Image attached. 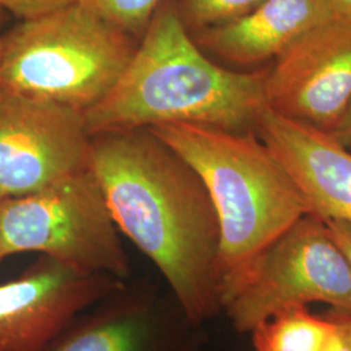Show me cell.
<instances>
[{
  "label": "cell",
  "instance_id": "obj_14",
  "mask_svg": "<svg viewBox=\"0 0 351 351\" xmlns=\"http://www.w3.org/2000/svg\"><path fill=\"white\" fill-rule=\"evenodd\" d=\"M182 24L193 36L224 25L254 11L264 0H172Z\"/></svg>",
  "mask_w": 351,
  "mask_h": 351
},
{
  "label": "cell",
  "instance_id": "obj_6",
  "mask_svg": "<svg viewBox=\"0 0 351 351\" xmlns=\"http://www.w3.org/2000/svg\"><path fill=\"white\" fill-rule=\"evenodd\" d=\"M23 252L84 274L132 277L120 230L88 167L36 193L0 199V262Z\"/></svg>",
  "mask_w": 351,
  "mask_h": 351
},
{
  "label": "cell",
  "instance_id": "obj_5",
  "mask_svg": "<svg viewBox=\"0 0 351 351\" xmlns=\"http://www.w3.org/2000/svg\"><path fill=\"white\" fill-rule=\"evenodd\" d=\"M351 314V267L326 221L307 213L249 262L221 276L220 304L239 333L290 307Z\"/></svg>",
  "mask_w": 351,
  "mask_h": 351
},
{
  "label": "cell",
  "instance_id": "obj_8",
  "mask_svg": "<svg viewBox=\"0 0 351 351\" xmlns=\"http://www.w3.org/2000/svg\"><path fill=\"white\" fill-rule=\"evenodd\" d=\"M265 104L335 134L351 106V27L333 19L291 43L267 68Z\"/></svg>",
  "mask_w": 351,
  "mask_h": 351
},
{
  "label": "cell",
  "instance_id": "obj_12",
  "mask_svg": "<svg viewBox=\"0 0 351 351\" xmlns=\"http://www.w3.org/2000/svg\"><path fill=\"white\" fill-rule=\"evenodd\" d=\"M329 20L326 0H264L239 20L191 37L216 63L246 71L272 63L298 38Z\"/></svg>",
  "mask_w": 351,
  "mask_h": 351
},
{
  "label": "cell",
  "instance_id": "obj_4",
  "mask_svg": "<svg viewBox=\"0 0 351 351\" xmlns=\"http://www.w3.org/2000/svg\"><path fill=\"white\" fill-rule=\"evenodd\" d=\"M0 86L85 112L106 98L138 42L78 3L0 36Z\"/></svg>",
  "mask_w": 351,
  "mask_h": 351
},
{
  "label": "cell",
  "instance_id": "obj_17",
  "mask_svg": "<svg viewBox=\"0 0 351 351\" xmlns=\"http://www.w3.org/2000/svg\"><path fill=\"white\" fill-rule=\"evenodd\" d=\"M328 316L339 324V332L336 339L326 351H351V322L343 313L330 310Z\"/></svg>",
  "mask_w": 351,
  "mask_h": 351
},
{
  "label": "cell",
  "instance_id": "obj_21",
  "mask_svg": "<svg viewBox=\"0 0 351 351\" xmlns=\"http://www.w3.org/2000/svg\"><path fill=\"white\" fill-rule=\"evenodd\" d=\"M5 21H7V13L4 12L0 7V26L4 25Z\"/></svg>",
  "mask_w": 351,
  "mask_h": 351
},
{
  "label": "cell",
  "instance_id": "obj_11",
  "mask_svg": "<svg viewBox=\"0 0 351 351\" xmlns=\"http://www.w3.org/2000/svg\"><path fill=\"white\" fill-rule=\"evenodd\" d=\"M255 133L287 168L324 220L351 224V150L333 134L289 120L265 107Z\"/></svg>",
  "mask_w": 351,
  "mask_h": 351
},
{
  "label": "cell",
  "instance_id": "obj_1",
  "mask_svg": "<svg viewBox=\"0 0 351 351\" xmlns=\"http://www.w3.org/2000/svg\"><path fill=\"white\" fill-rule=\"evenodd\" d=\"M88 169L119 230L163 276L191 322L221 311L220 224L197 171L149 128L90 139Z\"/></svg>",
  "mask_w": 351,
  "mask_h": 351
},
{
  "label": "cell",
  "instance_id": "obj_13",
  "mask_svg": "<svg viewBox=\"0 0 351 351\" xmlns=\"http://www.w3.org/2000/svg\"><path fill=\"white\" fill-rule=\"evenodd\" d=\"M339 324L328 315L317 316L307 306L290 307L271 316L250 332L252 351H326Z\"/></svg>",
  "mask_w": 351,
  "mask_h": 351
},
{
  "label": "cell",
  "instance_id": "obj_2",
  "mask_svg": "<svg viewBox=\"0 0 351 351\" xmlns=\"http://www.w3.org/2000/svg\"><path fill=\"white\" fill-rule=\"evenodd\" d=\"M265 73L216 63L195 43L173 1L162 0L114 88L84 112L88 134L167 123L255 133L267 107Z\"/></svg>",
  "mask_w": 351,
  "mask_h": 351
},
{
  "label": "cell",
  "instance_id": "obj_9",
  "mask_svg": "<svg viewBox=\"0 0 351 351\" xmlns=\"http://www.w3.org/2000/svg\"><path fill=\"white\" fill-rule=\"evenodd\" d=\"M202 326L169 290L128 280L80 315L45 351H203Z\"/></svg>",
  "mask_w": 351,
  "mask_h": 351
},
{
  "label": "cell",
  "instance_id": "obj_10",
  "mask_svg": "<svg viewBox=\"0 0 351 351\" xmlns=\"http://www.w3.org/2000/svg\"><path fill=\"white\" fill-rule=\"evenodd\" d=\"M125 281L90 275L40 255L0 284V351H45L75 319Z\"/></svg>",
  "mask_w": 351,
  "mask_h": 351
},
{
  "label": "cell",
  "instance_id": "obj_19",
  "mask_svg": "<svg viewBox=\"0 0 351 351\" xmlns=\"http://www.w3.org/2000/svg\"><path fill=\"white\" fill-rule=\"evenodd\" d=\"M332 19L351 27V0H326Z\"/></svg>",
  "mask_w": 351,
  "mask_h": 351
},
{
  "label": "cell",
  "instance_id": "obj_24",
  "mask_svg": "<svg viewBox=\"0 0 351 351\" xmlns=\"http://www.w3.org/2000/svg\"><path fill=\"white\" fill-rule=\"evenodd\" d=\"M0 199H1V198H0Z\"/></svg>",
  "mask_w": 351,
  "mask_h": 351
},
{
  "label": "cell",
  "instance_id": "obj_23",
  "mask_svg": "<svg viewBox=\"0 0 351 351\" xmlns=\"http://www.w3.org/2000/svg\"><path fill=\"white\" fill-rule=\"evenodd\" d=\"M0 50H1V42H0Z\"/></svg>",
  "mask_w": 351,
  "mask_h": 351
},
{
  "label": "cell",
  "instance_id": "obj_22",
  "mask_svg": "<svg viewBox=\"0 0 351 351\" xmlns=\"http://www.w3.org/2000/svg\"><path fill=\"white\" fill-rule=\"evenodd\" d=\"M339 313H341V311H339ZM343 314L346 315V316L349 317V320L351 322V314H346V313H343Z\"/></svg>",
  "mask_w": 351,
  "mask_h": 351
},
{
  "label": "cell",
  "instance_id": "obj_3",
  "mask_svg": "<svg viewBox=\"0 0 351 351\" xmlns=\"http://www.w3.org/2000/svg\"><path fill=\"white\" fill-rule=\"evenodd\" d=\"M199 175L220 224V274L249 262L311 213L287 168L254 132L193 123L151 126Z\"/></svg>",
  "mask_w": 351,
  "mask_h": 351
},
{
  "label": "cell",
  "instance_id": "obj_18",
  "mask_svg": "<svg viewBox=\"0 0 351 351\" xmlns=\"http://www.w3.org/2000/svg\"><path fill=\"white\" fill-rule=\"evenodd\" d=\"M324 221L332 239H335V242L337 243L339 250L343 252L346 261L349 262L351 267V224L346 221L330 220V219Z\"/></svg>",
  "mask_w": 351,
  "mask_h": 351
},
{
  "label": "cell",
  "instance_id": "obj_7",
  "mask_svg": "<svg viewBox=\"0 0 351 351\" xmlns=\"http://www.w3.org/2000/svg\"><path fill=\"white\" fill-rule=\"evenodd\" d=\"M90 139L84 113L0 86V198L88 168Z\"/></svg>",
  "mask_w": 351,
  "mask_h": 351
},
{
  "label": "cell",
  "instance_id": "obj_16",
  "mask_svg": "<svg viewBox=\"0 0 351 351\" xmlns=\"http://www.w3.org/2000/svg\"><path fill=\"white\" fill-rule=\"evenodd\" d=\"M73 3L75 0H0V7L20 21H27L63 10Z\"/></svg>",
  "mask_w": 351,
  "mask_h": 351
},
{
  "label": "cell",
  "instance_id": "obj_15",
  "mask_svg": "<svg viewBox=\"0 0 351 351\" xmlns=\"http://www.w3.org/2000/svg\"><path fill=\"white\" fill-rule=\"evenodd\" d=\"M75 3L139 42L162 0H75Z\"/></svg>",
  "mask_w": 351,
  "mask_h": 351
},
{
  "label": "cell",
  "instance_id": "obj_20",
  "mask_svg": "<svg viewBox=\"0 0 351 351\" xmlns=\"http://www.w3.org/2000/svg\"><path fill=\"white\" fill-rule=\"evenodd\" d=\"M333 136L339 139L343 146L351 150V106Z\"/></svg>",
  "mask_w": 351,
  "mask_h": 351
}]
</instances>
